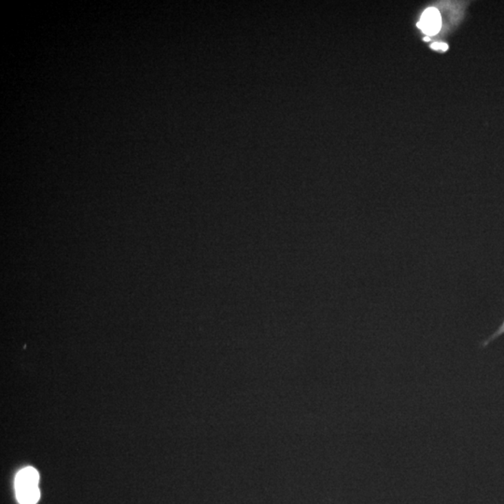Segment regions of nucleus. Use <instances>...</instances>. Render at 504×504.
Returning a JSON list of instances; mask_svg holds the SVG:
<instances>
[{"label": "nucleus", "instance_id": "3", "mask_svg": "<svg viewBox=\"0 0 504 504\" xmlns=\"http://www.w3.org/2000/svg\"><path fill=\"white\" fill-rule=\"evenodd\" d=\"M504 333V320L503 324H501V326H498V329L495 330L494 333H492V335L490 336V337L487 338V339H485V341H483L482 342V346L483 348H485V346H487L490 345V343H492L493 341L497 339V338L500 337L501 335H503Z\"/></svg>", "mask_w": 504, "mask_h": 504}, {"label": "nucleus", "instance_id": "1", "mask_svg": "<svg viewBox=\"0 0 504 504\" xmlns=\"http://www.w3.org/2000/svg\"><path fill=\"white\" fill-rule=\"evenodd\" d=\"M39 474L33 467L21 470L15 479V490L20 504H36L41 498Z\"/></svg>", "mask_w": 504, "mask_h": 504}, {"label": "nucleus", "instance_id": "5", "mask_svg": "<svg viewBox=\"0 0 504 504\" xmlns=\"http://www.w3.org/2000/svg\"><path fill=\"white\" fill-rule=\"evenodd\" d=\"M424 41H430V38L428 36V38L424 39Z\"/></svg>", "mask_w": 504, "mask_h": 504}, {"label": "nucleus", "instance_id": "2", "mask_svg": "<svg viewBox=\"0 0 504 504\" xmlns=\"http://www.w3.org/2000/svg\"><path fill=\"white\" fill-rule=\"evenodd\" d=\"M417 26L427 35H437L441 28V17L438 10L429 8L425 10Z\"/></svg>", "mask_w": 504, "mask_h": 504}, {"label": "nucleus", "instance_id": "4", "mask_svg": "<svg viewBox=\"0 0 504 504\" xmlns=\"http://www.w3.org/2000/svg\"><path fill=\"white\" fill-rule=\"evenodd\" d=\"M432 48L433 50H441V51L445 52L448 49V44L438 43V42H437V43L432 44Z\"/></svg>", "mask_w": 504, "mask_h": 504}]
</instances>
